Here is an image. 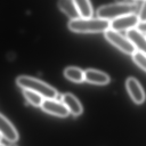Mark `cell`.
<instances>
[{
  "instance_id": "52a82bcc",
  "label": "cell",
  "mask_w": 146,
  "mask_h": 146,
  "mask_svg": "<svg viewBox=\"0 0 146 146\" xmlns=\"http://www.w3.org/2000/svg\"><path fill=\"white\" fill-rule=\"evenodd\" d=\"M127 90L133 100L136 104L143 103L145 98L144 91L139 83L135 78L129 77L126 80Z\"/></svg>"
},
{
  "instance_id": "2e32d148",
  "label": "cell",
  "mask_w": 146,
  "mask_h": 146,
  "mask_svg": "<svg viewBox=\"0 0 146 146\" xmlns=\"http://www.w3.org/2000/svg\"><path fill=\"white\" fill-rule=\"evenodd\" d=\"M132 59L139 67L146 71V55L136 50L132 54Z\"/></svg>"
},
{
  "instance_id": "7a4b0ae2",
  "label": "cell",
  "mask_w": 146,
  "mask_h": 146,
  "mask_svg": "<svg viewBox=\"0 0 146 146\" xmlns=\"http://www.w3.org/2000/svg\"><path fill=\"white\" fill-rule=\"evenodd\" d=\"M138 5L135 3L119 2L101 6L97 10L98 18L109 21L126 15L134 14L138 9Z\"/></svg>"
},
{
  "instance_id": "9c48e42d",
  "label": "cell",
  "mask_w": 146,
  "mask_h": 146,
  "mask_svg": "<svg viewBox=\"0 0 146 146\" xmlns=\"http://www.w3.org/2000/svg\"><path fill=\"white\" fill-rule=\"evenodd\" d=\"M84 80L97 85H105L110 81V78L107 74L94 69L86 70L84 72Z\"/></svg>"
},
{
  "instance_id": "5bb4252c",
  "label": "cell",
  "mask_w": 146,
  "mask_h": 146,
  "mask_svg": "<svg viewBox=\"0 0 146 146\" xmlns=\"http://www.w3.org/2000/svg\"><path fill=\"white\" fill-rule=\"evenodd\" d=\"M64 74L66 78L74 82L80 83L84 80V72L75 67H67L65 69Z\"/></svg>"
},
{
  "instance_id": "603a6c76",
  "label": "cell",
  "mask_w": 146,
  "mask_h": 146,
  "mask_svg": "<svg viewBox=\"0 0 146 146\" xmlns=\"http://www.w3.org/2000/svg\"><path fill=\"white\" fill-rule=\"evenodd\" d=\"M145 37H146V35H145Z\"/></svg>"
},
{
  "instance_id": "277c9868",
  "label": "cell",
  "mask_w": 146,
  "mask_h": 146,
  "mask_svg": "<svg viewBox=\"0 0 146 146\" xmlns=\"http://www.w3.org/2000/svg\"><path fill=\"white\" fill-rule=\"evenodd\" d=\"M104 36L111 44L125 54L132 55L136 51L131 40L118 31L109 29L104 32Z\"/></svg>"
},
{
  "instance_id": "e0dca14e",
  "label": "cell",
  "mask_w": 146,
  "mask_h": 146,
  "mask_svg": "<svg viewBox=\"0 0 146 146\" xmlns=\"http://www.w3.org/2000/svg\"><path fill=\"white\" fill-rule=\"evenodd\" d=\"M138 17L140 22L146 21V0H144V2L139 10Z\"/></svg>"
},
{
  "instance_id": "7402d4cb",
  "label": "cell",
  "mask_w": 146,
  "mask_h": 146,
  "mask_svg": "<svg viewBox=\"0 0 146 146\" xmlns=\"http://www.w3.org/2000/svg\"><path fill=\"white\" fill-rule=\"evenodd\" d=\"M137 1H139V0H137Z\"/></svg>"
},
{
  "instance_id": "6da1fadb",
  "label": "cell",
  "mask_w": 146,
  "mask_h": 146,
  "mask_svg": "<svg viewBox=\"0 0 146 146\" xmlns=\"http://www.w3.org/2000/svg\"><path fill=\"white\" fill-rule=\"evenodd\" d=\"M110 22L104 19L79 18L71 19L68 23L69 29L76 33H88L106 31L110 29Z\"/></svg>"
},
{
  "instance_id": "d6986e66",
  "label": "cell",
  "mask_w": 146,
  "mask_h": 146,
  "mask_svg": "<svg viewBox=\"0 0 146 146\" xmlns=\"http://www.w3.org/2000/svg\"><path fill=\"white\" fill-rule=\"evenodd\" d=\"M9 146H17V145H14V144H10Z\"/></svg>"
},
{
  "instance_id": "4fadbf2b",
  "label": "cell",
  "mask_w": 146,
  "mask_h": 146,
  "mask_svg": "<svg viewBox=\"0 0 146 146\" xmlns=\"http://www.w3.org/2000/svg\"><path fill=\"white\" fill-rule=\"evenodd\" d=\"M80 18H88L92 15V7L90 0H72Z\"/></svg>"
},
{
  "instance_id": "9a60e30c",
  "label": "cell",
  "mask_w": 146,
  "mask_h": 146,
  "mask_svg": "<svg viewBox=\"0 0 146 146\" xmlns=\"http://www.w3.org/2000/svg\"><path fill=\"white\" fill-rule=\"evenodd\" d=\"M23 94L26 99L33 105L37 107L41 106L43 98L39 94L33 91L25 89L23 90Z\"/></svg>"
},
{
  "instance_id": "3957f363",
  "label": "cell",
  "mask_w": 146,
  "mask_h": 146,
  "mask_svg": "<svg viewBox=\"0 0 146 146\" xmlns=\"http://www.w3.org/2000/svg\"><path fill=\"white\" fill-rule=\"evenodd\" d=\"M17 83L22 88L36 92L45 99H55L58 95L57 91L54 88L32 77L19 76L17 79Z\"/></svg>"
},
{
  "instance_id": "7c38bea8",
  "label": "cell",
  "mask_w": 146,
  "mask_h": 146,
  "mask_svg": "<svg viewBox=\"0 0 146 146\" xmlns=\"http://www.w3.org/2000/svg\"><path fill=\"white\" fill-rule=\"evenodd\" d=\"M58 5L60 10L71 19L80 18L79 13L72 0H59Z\"/></svg>"
},
{
  "instance_id": "ba28073f",
  "label": "cell",
  "mask_w": 146,
  "mask_h": 146,
  "mask_svg": "<svg viewBox=\"0 0 146 146\" xmlns=\"http://www.w3.org/2000/svg\"><path fill=\"white\" fill-rule=\"evenodd\" d=\"M0 133L10 142L18 139V133L13 125L4 116L0 113Z\"/></svg>"
},
{
  "instance_id": "ffe728a7",
  "label": "cell",
  "mask_w": 146,
  "mask_h": 146,
  "mask_svg": "<svg viewBox=\"0 0 146 146\" xmlns=\"http://www.w3.org/2000/svg\"><path fill=\"white\" fill-rule=\"evenodd\" d=\"M1 137H2V135L0 133V141H1Z\"/></svg>"
},
{
  "instance_id": "ac0fdd59",
  "label": "cell",
  "mask_w": 146,
  "mask_h": 146,
  "mask_svg": "<svg viewBox=\"0 0 146 146\" xmlns=\"http://www.w3.org/2000/svg\"><path fill=\"white\" fill-rule=\"evenodd\" d=\"M141 33H146V21L140 22L136 28Z\"/></svg>"
},
{
  "instance_id": "8fae6325",
  "label": "cell",
  "mask_w": 146,
  "mask_h": 146,
  "mask_svg": "<svg viewBox=\"0 0 146 146\" xmlns=\"http://www.w3.org/2000/svg\"><path fill=\"white\" fill-rule=\"evenodd\" d=\"M62 102L65 105L69 112L74 116L80 115L83 111V107L78 99L70 93H66L61 97Z\"/></svg>"
},
{
  "instance_id": "30bf717a",
  "label": "cell",
  "mask_w": 146,
  "mask_h": 146,
  "mask_svg": "<svg viewBox=\"0 0 146 146\" xmlns=\"http://www.w3.org/2000/svg\"><path fill=\"white\" fill-rule=\"evenodd\" d=\"M126 36L133 43L136 48H137L141 53L146 55V37L143 33L136 29L127 30Z\"/></svg>"
},
{
  "instance_id": "8992f818",
  "label": "cell",
  "mask_w": 146,
  "mask_h": 146,
  "mask_svg": "<svg viewBox=\"0 0 146 146\" xmlns=\"http://www.w3.org/2000/svg\"><path fill=\"white\" fill-rule=\"evenodd\" d=\"M40 107L46 112L59 117L67 116L70 113L62 102L55 99H43Z\"/></svg>"
},
{
  "instance_id": "5b68a950",
  "label": "cell",
  "mask_w": 146,
  "mask_h": 146,
  "mask_svg": "<svg viewBox=\"0 0 146 146\" xmlns=\"http://www.w3.org/2000/svg\"><path fill=\"white\" fill-rule=\"evenodd\" d=\"M139 22L138 15L135 14L126 15L112 20L110 22V29L111 28V29L116 31H127L135 29Z\"/></svg>"
},
{
  "instance_id": "44dd1931",
  "label": "cell",
  "mask_w": 146,
  "mask_h": 146,
  "mask_svg": "<svg viewBox=\"0 0 146 146\" xmlns=\"http://www.w3.org/2000/svg\"><path fill=\"white\" fill-rule=\"evenodd\" d=\"M0 146H5V145H4L2 144H0Z\"/></svg>"
}]
</instances>
